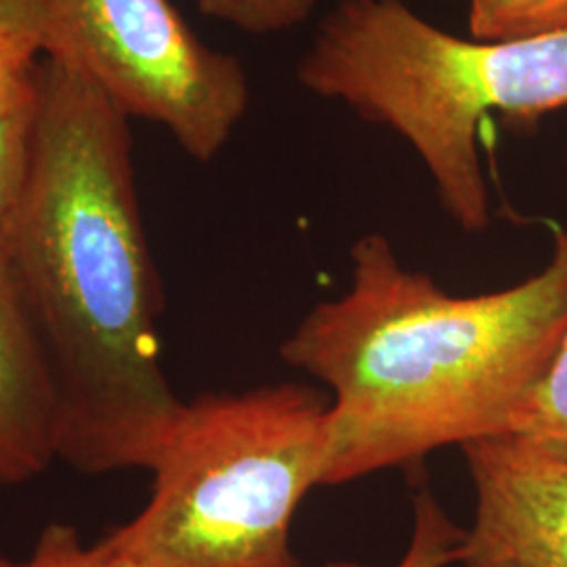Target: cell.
I'll return each mask as SVG.
<instances>
[{
	"label": "cell",
	"mask_w": 567,
	"mask_h": 567,
	"mask_svg": "<svg viewBox=\"0 0 567 567\" xmlns=\"http://www.w3.org/2000/svg\"><path fill=\"white\" fill-rule=\"evenodd\" d=\"M128 121L81 68L42 55L2 236L58 389L60 458L84 475L147 471L185 405L161 362V284Z\"/></svg>",
	"instance_id": "6da1fadb"
},
{
	"label": "cell",
	"mask_w": 567,
	"mask_h": 567,
	"mask_svg": "<svg viewBox=\"0 0 567 567\" xmlns=\"http://www.w3.org/2000/svg\"><path fill=\"white\" fill-rule=\"evenodd\" d=\"M341 297L316 305L282 360L330 395L326 486L421 463L437 447L507 435L567 326V248L526 282L454 297L400 264L383 234L351 248Z\"/></svg>",
	"instance_id": "7a4b0ae2"
},
{
	"label": "cell",
	"mask_w": 567,
	"mask_h": 567,
	"mask_svg": "<svg viewBox=\"0 0 567 567\" xmlns=\"http://www.w3.org/2000/svg\"><path fill=\"white\" fill-rule=\"evenodd\" d=\"M297 81L412 145L447 217L489 224L477 133L489 114L517 128L567 107V28L511 41H466L404 0H339L320 21Z\"/></svg>",
	"instance_id": "3957f363"
},
{
	"label": "cell",
	"mask_w": 567,
	"mask_h": 567,
	"mask_svg": "<svg viewBox=\"0 0 567 567\" xmlns=\"http://www.w3.org/2000/svg\"><path fill=\"white\" fill-rule=\"evenodd\" d=\"M330 395L303 383L183 405L147 505L105 540L133 567H305L292 522L326 486Z\"/></svg>",
	"instance_id": "277c9868"
},
{
	"label": "cell",
	"mask_w": 567,
	"mask_h": 567,
	"mask_svg": "<svg viewBox=\"0 0 567 567\" xmlns=\"http://www.w3.org/2000/svg\"><path fill=\"white\" fill-rule=\"evenodd\" d=\"M51 49L72 61L128 118L164 126L210 163L244 121L243 61L200 41L171 0H47Z\"/></svg>",
	"instance_id": "5b68a950"
},
{
	"label": "cell",
	"mask_w": 567,
	"mask_h": 567,
	"mask_svg": "<svg viewBox=\"0 0 567 567\" xmlns=\"http://www.w3.org/2000/svg\"><path fill=\"white\" fill-rule=\"evenodd\" d=\"M475 487L461 567H567V463L513 435L463 446Z\"/></svg>",
	"instance_id": "8992f818"
},
{
	"label": "cell",
	"mask_w": 567,
	"mask_h": 567,
	"mask_svg": "<svg viewBox=\"0 0 567 567\" xmlns=\"http://www.w3.org/2000/svg\"><path fill=\"white\" fill-rule=\"evenodd\" d=\"M60 398L39 332L0 243V486L60 458Z\"/></svg>",
	"instance_id": "52a82bcc"
},
{
	"label": "cell",
	"mask_w": 567,
	"mask_h": 567,
	"mask_svg": "<svg viewBox=\"0 0 567 567\" xmlns=\"http://www.w3.org/2000/svg\"><path fill=\"white\" fill-rule=\"evenodd\" d=\"M557 234L567 248V229ZM507 435L567 463V326L547 372L515 410Z\"/></svg>",
	"instance_id": "ba28073f"
},
{
	"label": "cell",
	"mask_w": 567,
	"mask_h": 567,
	"mask_svg": "<svg viewBox=\"0 0 567 567\" xmlns=\"http://www.w3.org/2000/svg\"><path fill=\"white\" fill-rule=\"evenodd\" d=\"M414 526L410 545L393 567H447L458 564L465 540V527L456 526L446 508L433 496L431 487L421 486L414 494ZM324 567H377L355 561H330Z\"/></svg>",
	"instance_id": "9c48e42d"
},
{
	"label": "cell",
	"mask_w": 567,
	"mask_h": 567,
	"mask_svg": "<svg viewBox=\"0 0 567 567\" xmlns=\"http://www.w3.org/2000/svg\"><path fill=\"white\" fill-rule=\"evenodd\" d=\"M0 567H133L105 538L100 543H82L79 529L70 524L42 527L39 540L23 559H11L0 553Z\"/></svg>",
	"instance_id": "30bf717a"
},
{
	"label": "cell",
	"mask_w": 567,
	"mask_h": 567,
	"mask_svg": "<svg viewBox=\"0 0 567 567\" xmlns=\"http://www.w3.org/2000/svg\"><path fill=\"white\" fill-rule=\"evenodd\" d=\"M210 20L224 21L246 34L290 32L311 18L318 0H194Z\"/></svg>",
	"instance_id": "8fae6325"
},
{
	"label": "cell",
	"mask_w": 567,
	"mask_h": 567,
	"mask_svg": "<svg viewBox=\"0 0 567 567\" xmlns=\"http://www.w3.org/2000/svg\"><path fill=\"white\" fill-rule=\"evenodd\" d=\"M555 0H468L466 25L473 41L498 42L519 39L529 21Z\"/></svg>",
	"instance_id": "7c38bea8"
},
{
	"label": "cell",
	"mask_w": 567,
	"mask_h": 567,
	"mask_svg": "<svg viewBox=\"0 0 567 567\" xmlns=\"http://www.w3.org/2000/svg\"><path fill=\"white\" fill-rule=\"evenodd\" d=\"M41 55L0 41V122L28 114L37 105Z\"/></svg>",
	"instance_id": "4fadbf2b"
},
{
	"label": "cell",
	"mask_w": 567,
	"mask_h": 567,
	"mask_svg": "<svg viewBox=\"0 0 567 567\" xmlns=\"http://www.w3.org/2000/svg\"><path fill=\"white\" fill-rule=\"evenodd\" d=\"M32 121L34 110L18 118L0 122V243L20 196L30 152Z\"/></svg>",
	"instance_id": "5bb4252c"
},
{
	"label": "cell",
	"mask_w": 567,
	"mask_h": 567,
	"mask_svg": "<svg viewBox=\"0 0 567 567\" xmlns=\"http://www.w3.org/2000/svg\"><path fill=\"white\" fill-rule=\"evenodd\" d=\"M0 41L47 55L53 41L47 0H0Z\"/></svg>",
	"instance_id": "9a60e30c"
},
{
	"label": "cell",
	"mask_w": 567,
	"mask_h": 567,
	"mask_svg": "<svg viewBox=\"0 0 567 567\" xmlns=\"http://www.w3.org/2000/svg\"><path fill=\"white\" fill-rule=\"evenodd\" d=\"M557 28H567V0H555L538 18L529 21V25L522 37H532V34H540L548 30H557Z\"/></svg>",
	"instance_id": "2e32d148"
}]
</instances>
